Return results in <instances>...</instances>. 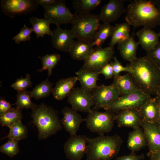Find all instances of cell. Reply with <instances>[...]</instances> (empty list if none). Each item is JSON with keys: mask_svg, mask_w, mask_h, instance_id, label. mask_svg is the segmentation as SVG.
I'll use <instances>...</instances> for the list:
<instances>
[{"mask_svg": "<svg viewBox=\"0 0 160 160\" xmlns=\"http://www.w3.org/2000/svg\"><path fill=\"white\" fill-rule=\"evenodd\" d=\"M126 66L136 87L152 96H156L160 89V68L147 55L137 57Z\"/></svg>", "mask_w": 160, "mask_h": 160, "instance_id": "obj_1", "label": "cell"}, {"mask_svg": "<svg viewBox=\"0 0 160 160\" xmlns=\"http://www.w3.org/2000/svg\"><path fill=\"white\" fill-rule=\"evenodd\" d=\"M125 20L134 29L141 26L152 29L160 25V10L151 0H135L127 6Z\"/></svg>", "mask_w": 160, "mask_h": 160, "instance_id": "obj_2", "label": "cell"}, {"mask_svg": "<svg viewBox=\"0 0 160 160\" xmlns=\"http://www.w3.org/2000/svg\"><path fill=\"white\" fill-rule=\"evenodd\" d=\"M123 143L121 138L117 134L89 137L87 160H111L119 153Z\"/></svg>", "mask_w": 160, "mask_h": 160, "instance_id": "obj_3", "label": "cell"}, {"mask_svg": "<svg viewBox=\"0 0 160 160\" xmlns=\"http://www.w3.org/2000/svg\"><path fill=\"white\" fill-rule=\"evenodd\" d=\"M31 116L32 122L38 129L39 140L55 135L63 128L57 111L44 103L37 105L32 110Z\"/></svg>", "mask_w": 160, "mask_h": 160, "instance_id": "obj_4", "label": "cell"}, {"mask_svg": "<svg viewBox=\"0 0 160 160\" xmlns=\"http://www.w3.org/2000/svg\"><path fill=\"white\" fill-rule=\"evenodd\" d=\"M100 21L99 15L90 13H75L71 29L78 40L93 42Z\"/></svg>", "mask_w": 160, "mask_h": 160, "instance_id": "obj_5", "label": "cell"}, {"mask_svg": "<svg viewBox=\"0 0 160 160\" xmlns=\"http://www.w3.org/2000/svg\"><path fill=\"white\" fill-rule=\"evenodd\" d=\"M115 115V113L111 111L101 112L92 109L85 118L86 126L91 132L104 135L112 130Z\"/></svg>", "mask_w": 160, "mask_h": 160, "instance_id": "obj_6", "label": "cell"}, {"mask_svg": "<svg viewBox=\"0 0 160 160\" xmlns=\"http://www.w3.org/2000/svg\"><path fill=\"white\" fill-rule=\"evenodd\" d=\"M151 96L140 91L119 96L103 108L105 111L116 113L124 110L138 109L141 105Z\"/></svg>", "mask_w": 160, "mask_h": 160, "instance_id": "obj_7", "label": "cell"}, {"mask_svg": "<svg viewBox=\"0 0 160 160\" xmlns=\"http://www.w3.org/2000/svg\"><path fill=\"white\" fill-rule=\"evenodd\" d=\"M44 19L49 20L51 23L60 26L62 24H72L75 14L71 13L65 5V1L60 0L52 6L43 8Z\"/></svg>", "mask_w": 160, "mask_h": 160, "instance_id": "obj_8", "label": "cell"}, {"mask_svg": "<svg viewBox=\"0 0 160 160\" xmlns=\"http://www.w3.org/2000/svg\"><path fill=\"white\" fill-rule=\"evenodd\" d=\"M0 5L1 12L11 18L30 13L38 5L35 0H1Z\"/></svg>", "mask_w": 160, "mask_h": 160, "instance_id": "obj_9", "label": "cell"}, {"mask_svg": "<svg viewBox=\"0 0 160 160\" xmlns=\"http://www.w3.org/2000/svg\"><path fill=\"white\" fill-rule=\"evenodd\" d=\"M114 52L113 47H96L89 57L84 61L81 68L98 71L111 61L114 57Z\"/></svg>", "mask_w": 160, "mask_h": 160, "instance_id": "obj_10", "label": "cell"}, {"mask_svg": "<svg viewBox=\"0 0 160 160\" xmlns=\"http://www.w3.org/2000/svg\"><path fill=\"white\" fill-rule=\"evenodd\" d=\"M89 138L84 135L70 136L64 145L66 157L70 160H81L86 154Z\"/></svg>", "mask_w": 160, "mask_h": 160, "instance_id": "obj_11", "label": "cell"}, {"mask_svg": "<svg viewBox=\"0 0 160 160\" xmlns=\"http://www.w3.org/2000/svg\"><path fill=\"white\" fill-rule=\"evenodd\" d=\"M67 97L71 108L77 111L88 113L94 105L92 94L81 87L74 88Z\"/></svg>", "mask_w": 160, "mask_h": 160, "instance_id": "obj_12", "label": "cell"}, {"mask_svg": "<svg viewBox=\"0 0 160 160\" xmlns=\"http://www.w3.org/2000/svg\"><path fill=\"white\" fill-rule=\"evenodd\" d=\"M92 94L94 102V105L92 109L96 110L102 108L120 96L113 82L109 85L102 84L98 86Z\"/></svg>", "mask_w": 160, "mask_h": 160, "instance_id": "obj_13", "label": "cell"}, {"mask_svg": "<svg viewBox=\"0 0 160 160\" xmlns=\"http://www.w3.org/2000/svg\"><path fill=\"white\" fill-rule=\"evenodd\" d=\"M125 0H110L102 7L99 15L103 23L110 24L118 20L127 9L124 7Z\"/></svg>", "mask_w": 160, "mask_h": 160, "instance_id": "obj_14", "label": "cell"}, {"mask_svg": "<svg viewBox=\"0 0 160 160\" xmlns=\"http://www.w3.org/2000/svg\"><path fill=\"white\" fill-rule=\"evenodd\" d=\"M51 42L53 47L60 51L69 52L74 41L75 36L71 29H63L60 26L52 31Z\"/></svg>", "mask_w": 160, "mask_h": 160, "instance_id": "obj_15", "label": "cell"}, {"mask_svg": "<svg viewBox=\"0 0 160 160\" xmlns=\"http://www.w3.org/2000/svg\"><path fill=\"white\" fill-rule=\"evenodd\" d=\"M63 117L61 120L63 127L70 136L76 135L81 124L85 121L76 111L68 106L61 110Z\"/></svg>", "mask_w": 160, "mask_h": 160, "instance_id": "obj_16", "label": "cell"}, {"mask_svg": "<svg viewBox=\"0 0 160 160\" xmlns=\"http://www.w3.org/2000/svg\"><path fill=\"white\" fill-rule=\"evenodd\" d=\"M116 114L115 121L118 127L140 128L142 121L138 109H127L120 111Z\"/></svg>", "mask_w": 160, "mask_h": 160, "instance_id": "obj_17", "label": "cell"}, {"mask_svg": "<svg viewBox=\"0 0 160 160\" xmlns=\"http://www.w3.org/2000/svg\"><path fill=\"white\" fill-rule=\"evenodd\" d=\"M141 127L143 130L149 151L160 150V129L154 123L143 120Z\"/></svg>", "mask_w": 160, "mask_h": 160, "instance_id": "obj_18", "label": "cell"}, {"mask_svg": "<svg viewBox=\"0 0 160 160\" xmlns=\"http://www.w3.org/2000/svg\"><path fill=\"white\" fill-rule=\"evenodd\" d=\"M138 110L143 121L154 124L156 123L159 117V109L155 96L148 98Z\"/></svg>", "mask_w": 160, "mask_h": 160, "instance_id": "obj_19", "label": "cell"}, {"mask_svg": "<svg viewBox=\"0 0 160 160\" xmlns=\"http://www.w3.org/2000/svg\"><path fill=\"white\" fill-rule=\"evenodd\" d=\"M93 47L92 42L77 40L74 41L69 52L73 59L84 61L93 51Z\"/></svg>", "mask_w": 160, "mask_h": 160, "instance_id": "obj_20", "label": "cell"}, {"mask_svg": "<svg viewBox=\"0 0 160 160\" xmlns=\"http://www.w3.org/2000/svg\"><path fill=\"white\" fill-rule=\"evenodd\" d=\"M75 74L81 87L87 91L92 92L98 87L97 84L99 75L98 71L81 68Z\"/></svg>", "mask_w": 160, "mask_h": 160, "instance_id": "obj_21", "label": "cell"}, {"mask_svg": "<svg viewBox=\"0 0 160 160\" xmlns=\"http://www.w3.org/2000/svg\"><path fill=\"white\" fill-rule=\"evenodd\" d=\"M78 81L76 76L67 77L59 80L53 88L52 94L54 98L61 100L67 97L74 88Z\"/></svg>", "mask_w": 160, "mask_h": 160, "instance_id": "obj_22", "label": "cell"}, {"mask_svg": "<svg viewBox=\"0 0 160 160\" xmlns=\"http://www.w3.org/2000/svg\"><path fill=\"white\" fill-rule=\"evenodd\" d=\"M136 35L140 45L146 52L153 49L159 41L158 33L150 28L144 27L136 33Z\"/></svg>", "mask_w": 160, "mask_h": 160, "instance_id": "obj_23", "label": "cell"}, {"mask_svg": "<svg viewBox=\"0 0 160 160\" xmlns=\"http://www.w3.org/2000/svg\"><path fill=\"white\" fill-rule=\"evenodd\" d=\"M118 49L122 58L131 63L137 58V51L140 45L133 36H130L128 38L118 44Z\"/></svg>", "mask_w": 160, "mask_h": 160, "instance_id": "obj_24", "label": "cell"}, {"mask_svg": "<svg viewBox=\"0 0 160 160\" xmlns=\"http://www.w3.org/2000/svg\"><path fill=\"white\" fill-rule=\"evenodd\" d=\"M127 147L131 152L135 153L146 145L145 138L142 129L140 128L133 129L128 135Z\"/></svg>", "mask_w": 160, "mask_h": 160, "instance_id": "obj_25", "label": "cell"}, {"mask_svg": "<svg viewBox=\"0 0 160 160\" xmlns=\"http://www.w3.org/2000/svg\"><path fill=\"white\" fill-rule=\"evenodd\" d=\"M113 79V82L116 86L120 96L140 90L135 86L129 73L114 77Z\"/></svg>", "mask_w": 160, "mask_h": 160, "instance_id": "obj_26", "label": "cell"}, {"mask_svg": "<svg viewBox=\"0 0 160 160\" xmlns=\"http://www.w3.org/2000/svg\"><path fill=\"white\" fill-rule=\"evenodd\" d=\"M130 26L127 23L116 24L114 26L109 46L113 47L116 44L128 38L130 36Z\"/></svg>", "mask_w": 160, "mask_h": 160, "instance_id": "obj_27", "label": "cell"}, {"mask_svg": "<svg viewBox=\"0 0 160 160\" xmlns=\"http://www.w3.org/2000/svg\"><path fill=\"white\" fill-rule=\"evenodd\" d=\"M29 21L37 39L44 37L46 34L51 36L52 31L50 28L51 23L48 20L33 16L29 18Z\"/></svg>", "mask_w": 160, "mask_h": 160, "instance_id": "obj_28", "label": "cell"}, {"mask_svg": "<svg viewBox=\"0 0 160 160\" xmlns=\"http://www.w3.org/2000/svg\"><path fill=\"white\" fill-rule=\"evenodd\" d=\"M22 118V109L16 106L0 115V123L2 126L9 128Z\"/></svg>", "mask_w": 160, "mask_h": 160, "instance_id": "obj_29", "label": "cell"}, {"mask_svg": "<svg viewBox=\"0 0 160 160\" xmlns=\"http://www.w3.org/2000/svg\"><path fill=\"white\" fill-rule=\"evenodd\" d=\"M113 28L114 26L110 24L103 23L100 24L92 42L93 46L101 47L105 41L109 37L111 36Z\"/></svg>", "mask_w": 160, "mask_h": 160, "instance_id": "obj_30", "label": "cell"}, {"mask_svg": "<svg viewBox=\"0 0 160 160\" xmlns=\"http://www.w3.org/2000/svg\"><path fill=\"white\" fill-rule=\"evenodd\" d=\"M102 1L101 0H73L72 5L76 13H87L96 8Z\"/></svg>", "mask_w": 160, "mask_h": 160, "instance_id": "obj_31", "label": "cell"}, {"mask_svg": "<svg viewBox=\"0 0 160 160\" xmlns=\"http://www.w3.org/2000/svg\"><path fill=\"white\" fill-rule=\"evenodd\" d=\"M53 84L48 79L42 81L30 91L32 97L38 100L48 97L52 93Z\"/></svg>", "mask_w": 160, "mask_h": 160, "instance_id": "obj_32", "label": "cell"}, {"mask_svg": "<svg viewBox=\"0 0 160 160\" xmlns=\"http://www.w3.org/2000/svg\"><path fill=\"white\" fill-rule=\"evenodd\" d=\"M8 134L1 139L7 138L19 141L27 138L28 136V130L26 127L19 121L9 128Z\"/></svg>", "mask_w": 160, "mask_h": 160, "instance_id": "obj_33", "label": "cell"}, {"mask_svg": "<svg viewBox=\"0 0 160 160\" xmlns=\"http://www.w3.org/2000/svg\"><path fill=\"white\" fill-rule=\"evenodd\" d=\"M42 65V68L37 70L39 72L47 70L48 77L52 74L53 69L60 59V55L56 53L47 54L40 57Z\"/></svg>", "mask_w": 160, "mask_h": 160, "instance_id": "obj_34", "label": "cell"}, {"mask_svg": "<svg viewBox=\"0 0 160 160\" xmlns=\"http://www.w3.org/2000/svg\"><path fill=\"white\" fill-rule=\"evenodd\" d=\"M31 97L30 91L25 90L18 92L16 102L13 105L21 109H31L32 110L37 105L32 102Z\"/></svg>", "mask_w": 160, "mask_h": 160, "instance_id": "obj_35", "label": "cell"}, {"mask_svg": "<svg viewBox=\"0 0 160 160\" xmlns=\"http://www.w3.org/2000/svg\"><path fill=\"white\" fill-rule=\"evenodd\" d=\"M19 141L9 139L0 147V151L10 157H13L19 152L18 143Z\"/></svg>", "mask_w": 160, "mask_h": 160, "instance_id": "obj_36", "label": "cell"}, {"mask_svg": "<svg viewBox=\"0 0 160 160\" xmlns=\"http://www.w3.org/2000/svg\"><path fill=\"white\" fill-rule=\"evenodd\" d=\"M32 84L30 75L27 73L25 78L21 77L16 79L11 85V87L19 92L26 90L27 88L31 86Z\"/></svg>", "mask_w": 160, "mask_h": 160, "instance_id": "obj_37", "label": "cell"}, {"mask_svg": "<svg viewBox=\"0 0 160 160\" xmlns=\"http://www.w3.org/2000/svg\"><path fill=\"white\" fill-rule=\"evenodd\" d=\"M33 32L32 28H29L25 24L19 33L13 37L12 39L17 44H19L21 42L29 41L31 39L30 35Z\"/></svg>", "mask_w": 160, "mask_h": 160, "instance_id": "obj_38", "label": "cell"}, {"mask_svg": "<svg viewBox=\"0 0 160 160\" xmlns=\"http://www.w3.org/2000/svg\"><path fill=\"white\" fill-rule=\"evenodd\" d=\"M113 58V61H111L110 63L113 68L114 77L120 75V73L122 72H126L129 73L131 72L130 69L127 66L124 67L122 65L116 56H114Z\"/></svg>", "mask_w": 160, "mask_h": 160, "instance_id": "obj_39", "label": "cell"}, {"mask_svg": "<svg viewBox=\"0 0 160 160\" xmlns=\"http://www.w3.org/2000/svg\"><path fill=\"white\" fill-rule=\"evenodd\" d=\"M146 52L147 55L160 68V41L153 49Z\"/></svg>", "mask_w": 160, "mask_h": 160, "instance_id": "obj_40", "label": "cell"}, {"mask_svg": "<svg viewBox=\"0 0 160 160\" xmlns=\"http://www.w3.org/2000/svg\"><path fill=\"white\" fill-rule=\"evenodd\" d=\"M98 72L99 74L103 75L106 79L113 78L114 77L113 68L110 63L103 67Z\"/></svg>", "mask_w": 160, "mask_h": 160, "instance_id": "obj_41", "label": "cell"}, {"mask_svg": "<svg viewBox=\"0 0 160 160\" xmlns=\"http://www.w3.org/2000/svg\"><path fill=\"white\" fill-rule=\"evenodd\" d=\"M144 157L143 154L137 155L134 153L131 152L127 155L117 157L115 160H141Z\"/></svg>", "mask_w": 160, "mask_h": 160, "instance_id": "obj_42", "label": "cell"}, {"mask_svg": "<svg viewBox=\"0 0 160 160\" xmlns=\"http://www.w3.org/2000/svg\"><path fill=\"white\" fill-rule=\"evenodd\" d=\"M12 105L5 100L1 98L0 100V115H1L8 111L12 107Z\"/></svg>", "mask_w": 160, "mask_h": 160, "instance_id": "obj_43", "label": "cell"}, {"mask_svg": "<svg viewBox=\"0 0 160 160\" xmlns=\"http://www.w3.org/2000/svg\"><path fill=\"white\" fill-rule=\"evenodd\" d=\"M38 5L43 7H47L54 5L58 2L60 0H35Z\"/></svg>", "mask_w": 160, "mask_h": 160, "instance_id": "obj_44", "label": "cell"}, {"mask_svg": "<svg viewBox=\"0 0 160 160\" xmlns=\"http://www.w3.org/2000/svg\"><path fill=\"white\" fill-rule=\"evenodd\" d=\"M147 155L151 160H160V150L155 151H149Z\"/></svg>", "mask_w": 160, "mask_h": 160, "instance_id": "obj_45", "label": "cell"}, {"mask_svg": "<svg viewBox=\"0 0 160 160\" xmlns=\"http://www.w3.org/2000/svg\"><path fill=\"white\" fill-rule=\"evenodd\" d=\"M158 103L159 109V115L158 120L156 124V125L160 129V97L157 96H155Z\"/></svg>", "mask_w": 160, "mask_h": 160, "instance_id": "obj_46", "label": "cell"}, {"mask_svg": "<svg viewBox=\"0 0 160 160\" xmlns=\"http://www.w3.org/2000/svg\"><path fill=\"white\" fill-rule=\"evenodd\" d=\"M152 3L160 10V0H151Z\"/></svg>", "mask_w": 160, "mask_h": 160, "instance_id": "obj_47", "label": "cell"}, {"mask_svg": "<svg viewBox=\"0 0 160 160\" xmlns=\"http://www.w3.org/2000/svg\"><path fill=\"white\" fill-rule=\"evenodd\" d=\"M156 96H157L160 97V89L158 91L157 94Z\"/></svg>", "mask_w": 160, "mask_h": 160, "instance_id": "obj_48", "label": "cell"}, {"mask_svg": "<svg viewBox=\"0 0 160 160\" xmlns=\"http://www.w3.org/2000/svg\"><path fill=\"white\" fill-rule=\"evenodd\" d=\"M158 34L159 37L160 38V30L159 31V32L158 33Z\"/></svg>", "mask_w": 160, "mask_h": 160, "instance_id": "obj_49", "label": "cell"}, {"mask_svg": "<svg viewBox=\"0 0 160 160\" xmlns=\"http://www.w3.org/2000/svg\"><path fill=\"white\" fill-rule=\"evenodd\" d=\"M151 160L150 159H149V160Z\"/></svg>", "mask_w": 160, "mask_h": 160, "instance_id": "obj_50", "label": "cell"}]
</instances>
